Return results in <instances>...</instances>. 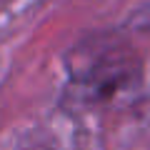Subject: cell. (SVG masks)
<instances>
[{"label": "cell", "instance_id": "obj_1", "mask_svg": "<svg viewBox=\"0 0 150 150\" xmlns=\"http://www.w3.org/2000/svg\"><path fill=\"white\" fill-rule=\"evenodd\" d=\"M73 78L95 98H112L130 88L133 78H138L140 68L130 48L112 45L105 40L103 45L88 43V48L73 55Z\"/></svg>", "mask_w": 150, "mask_h": 150}]
</instances>
